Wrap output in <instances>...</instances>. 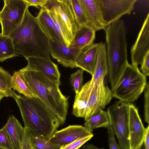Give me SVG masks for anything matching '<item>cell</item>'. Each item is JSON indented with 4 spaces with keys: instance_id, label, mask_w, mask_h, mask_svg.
Here are the masks:
<instances>
[{
    "instance_id": "8",
    "label": "cell",
    "mask_w": 149,
    "mask_h": 149,
    "mask_svg": "<svg viewBox=\"0 0 149 149\" xmlns=\"http://www.w3.org/2000/svg\"><path fill=\"white\" fill-rule=\"evenodd\" d=\"M104 23L106 27L119 20L123 16L130 15L137 0H98Z\"/></svg>"
},
{
    "instance_id": "19",
    "label": "cell",
    "mask_w": 149,
    "mask_h": 149,
    "mask_svg": "<svg viewBox=\"0 0 149 149\" xmlns=\"http://www.w3.org/2000/svg\"><path fill=\"white\" fill-rule=\"evenodd\" d=\"M108 73L106 44L98 43L97 60L94 71L90 80L93 83L104 82V78Z\"/></svg>"
},
{
    "instance_id": "31",
    "label": "cell",
    "mask_w": 149,
    "mask_h": 149,
    "mask_svg": "<svg viewBox=\"0 0 149 149\" xmlns=\"http://www.w3.org/2000/svg\"><path fill=\"white\" fill-rule=\"evenodd\" d=\"M93 134L77 139L66 145L62 146L59 149H78L86 142L90 140Z\"/></svg>"
},
{
    "instance_id": "3",
    "label": "cell",
    "mask_w": 149,
    "mask_h": 149,
    "mask_svg": "<svg viewBox=\"0 0 149 149\" xmlns=\"http://www.w3.org/2000/svg\"><path fill=\"white\" fill-rule=\"evenodd\" d=\"M18 71L33 92L63 124L68 113L69 97L61 92L60 81H55L40 72L25 68Z\"/></svg>"
},
{
    "instance_id": "25",
    "label": "cell",
    "mask_w": 149,
    "mask_h": 149,
    "mask_svg": "<svg viewBox=\"0 0 149 149\" xmlns=\"http://www.w3.org/2000/svg\"><path fill=\"white\" fill-rule=\"evenodd\" d=\"M17 56L12 38L0 33V61Z\"/></svg>"
},
{
    "instance_id": "39",
    "label": "cell",
    "mask_w": 149,
    "mask_h": 149,
    "mask_svg": "<svg viewBox=\"0 0 149 149\" xmlns=\"http://www.w3.org/2000/svg\"><path fill=\"white\" fill-rule=\"evenodd\" d=\"M83 149H104V148H98L91 144L88 143L84 145Z\"/></svg>"
},
{
    "instance_id": "6",
    "label": "cell",
    "mask_w": 149,
    "mask_h": 149,
    "mask_svg": "<svg viewBox=\"0 0 149 149\" xmlns=\"http://www.w3.org/2000/svg\"><path fill=\"white\" fill-rule=\"evenodd\" d=\"M130 104L120 101L116 102L108 107L107 111L121 149H129L128 137Z\"/></svg>"
},
{
    "instance_id": "22",
    "label": "cell",
    "mask_w": 149,
    "mask_h": 149,
    "mask_svg": "<svg viewBox=\"0 0 149 149\" xmlns=\"http://www.w3.org/2000/svg\"><path fill=\"white\" fill-rule=\"evenodd\" d=\"M40 26L50 39L63 42L48 11L42 8L36 17Z\"/></svg>"
},
{
    "instance_id": "35",
    "label": "cell",
    "mask_w": 149,
    "mask_h": 149,
    "mask_svg": "<svg viewBox=\"0 0 149 149\" xmlns=\"http://www.w3.org/2000/svg\"><path fill=\"white\" fill-rule=\"evenodd\" d=\"M24 127V132L21 149H34L30 139L28 129Z\"/></svg>"
},
{
    "instance_id": "17",
    "label": "cell",
    "mask_w": 149,
    "mask_h": 149,
    "mask_svg": "<svg viewBox=\"0 0 149 149\" xmlns=\"http://www.w3.org/2000/svg\"><path fill=\"white\" fill-rule=\"evenodd\" d=\"M98 43H93L82 50L75 63L76 68H79L93 75L97 56Z\"/></svg>"
},
{
    "instance_id": "18",
    "label": "cell",
    "mask_w": 149,
    "mask_h": 149,
    "mask_svg": "<svg viewBox=\"0 0 149 149\" xmlns=\"http://www.w3.org/2000/svg\"><path fill=\"white\" fill-rule=\"evenodd\" d=\"M96 31L87 24L79 26L70 47L83 50L93 43L95 38Z\"/></svg>"
},
{
    "instance_id": "42",
    "label": "cell",
    "mask_w": 149,
    "mask_h": 149,
    "mask_svg": "<svg viewBox=\"0 0 149 149\" xmlns=\"http://www.w3.org/2000/svg\"><path fill=\"white\" fill-rule=\"evenodd\" d=\"M0 149H1V148H0Z\"/></svg>"
},
{
    "instance_id": "12",
    "label": "cell",
    "mask_w": 149,
    "mask_h": 149,
    "mask_svg": "<svg viewBox=\"0 0 149 149\" xmlns=\"http://www.w3.org/2000/svg\"><path fill=\"white\" fill-rule=\"evenodd\" d=\"M50 55L62 66L66 68H76L75 61L82 50L68 47L62 42L50 39Z\"/></svg>"
},
{
    "instance_id": "40",
    "label": "cell",
    "mask_w": 149,
    "mask_h": 149,
    "mask_svg": "<svg viewBox=\"0 0 149 149\" xmlns=\"http://www.w3.org/2000/svg\"><path fill=\"white\" fill-rule=\"evenodd\" d=\"M7 97V95L0 90V101L4 97Z\"/></svg>"
},
{
    "instance_id": "34",
    "label": "cell",
    "mask_w": 149,
    "mask_h": 149,
    "mask_svg": "<svg viewBox=\"0 0 149 149\" xmlns=\"http://www.w3.org/2000/svg\"><path fill=\"white\" fill-rule=\"evenodd\" d=\"M107 130L108 141L109 149H121L120 146L117 143L111 125L107 128Z\"/></svg>"
},
{
    "instance_id": "38",
    "label": "cell",
    "mask_w": 149,
    "mask_h": 149,
    "mask_svg": "<svg viewBox=\"0 0 149 149\" xmlns=\"http://www.w3.org/2000/svg\"><path fill=\"white\" fill-rule=\"evenodd\" d=\"M144 149H149V125L146 128V132L144 139Z\"/></svg>"
},
{
    "instance_id": "1",
    "label": "cell",
    "mask_w": 149,
    "mask_h": 149,
    "mask_svg": "<svg viewBox=\"0 0 149 149\" xmlns=\"http://www.w3.org/2000/svg\"><path fill=\"white\" fill-rule=\"evenodd\" d=\"M9 36L13 40L17 54L26 59L39 57L52 61L50 56V39L28 8L21 22Z\"/></svg>"
},
{
    "instance_id": "37",
    "label": "cell",
    "mask_w": 149,
    "mask_h": 149,
    "mask_svg": "<svg viewBox=\"0 0 149 149\" xmlns=\"http://www.w3.org/2000/svg\"><path fill=\"white\" fill-rule=\"evenodd\" d=\"M27 4L28 7L32 6L36 7L39 6L42 8L48 0H24Z\"/></svg>"
},
{
    "instance_id": "2",
    "label": "cell",
    "mask_w": 149,
    "mask_h": 149,
    "mask_svg": "<svg viewBox=\"0 0 149 149\" xmlns=\"http://www.w3.org/2000/svg\"><path fill=\"white\" fill-rule=\"evenodd\" d=\"M14 99L20 110L24 127L33 134L47 140L63 124L38 97L17 95Z\"/></svg>"
},
{
    "instance_id": "32",
    "label": "cell",
    "mask_w": 149,
    "mask_h": 149,
    "mask_svg": "<svg viewBox=\"0 0 149 149\" xmlns=\"http://www.w3.org/2000/svg\"><path fill=\"white\" fill-rule=\"evenodd\" d=\"M0 148L13 149L9 138L4 127L0 129Z\"/></svg>"
},
{
    "instance_id": "41",
    "label": "cell",
    "mask_w": 149,
    "mask_h": 149,
    "mask_svg": "<svg viewBox=\"0 0 149 149\" xmlns=\"http://www.w3.org/2000/svg\"><path fill=\"white\" fill-rule=\"evenodd\" d=\"M140 149H144V147L142 146V147Z\"/></svg>"
},
{
    "instance_id": "23",
    "label": "cell",
    "mask_w": 149,
    "mask_h": 149,
    "mask_svg": "<svg viewBox=\"0 0 149 149\" xmlns=\"http://www.w3.org/2000/svg\"><path fill=\"white\" fill-rule=\"evenodd\" d=\"M110 124L108 112L103 109H100L86 120L84 126L88 131L92 133L95 129L100 127L107 128Z\"/></svg>"
},
{
    "instance_id": "20",
    "label": "cell",
    "mask_w": 149,
    "mask_h": 149,
    "mask_svg": "<svg viewBox=\"0 0 149 149\" xmlns=\"http://www.w3.org/2000/svg\"><path fill=\"white\" fill-rule=\"evenodd\" d=\"M9 138L13 149H21L24 127L14 116H10L4 126Z\"/></svg>"
},
{
    "instance_id": "36",
    "label": "cell",
    "mask_w": 149,
    "mask_h": 149,
    "mask_svg": "<svg viewBox=\"0 0 149 149\" xmlns=\"http://www.w3.org/2000/svg\"><path fill=\"white\" fill-rule=\"evenodd\" d=\"M149 52L144 56L141 64L140 69L142 73L146 77L149 76Z\"/></svg>"
},
{
    "instance_id": "13",
    "label": "cell",
    "mask_w": 149,
    "mask_h": 149,
    "mask_svg": "<svg viewBox=\"0 0 149 149\" xmlns=\"http://www.w3.org/2000/svg\"><path fill=\"white\" fill-rule=\"evenodd\" d=\"M93 134L84 126L79 125H70L59 130H57L47 141L61 146L77 139Z\"/></svg>"
},
{
    "instance_id": "7",
    "label": "cell",
    "mask_w": 149,
    "mask_h": 149,
    "mask_svg": "<svg viewBox=\"0 0 149 149\" xmlns=\"http://www.w3.org/2000/svg\"><path fill=\"white\" fill-rule=\"evenodd\" d=\"M4 5L0 11L1 33L9 36L21 22L28 8L24 0H4Z\"/></svg>"
},
{
    "instance_id": "28",
    "label": "cell",
    "mask_w": 149,
    "mask_h": 149,
    "mask_svg": "<svg viewBox=\"0 0 149 149\" xmlns=\"http://www.w3.org/2000/svg\"><path fill=\"white\" fill-rule=\"evenodd\" d=\"M69 1L78 27L83 25L87 24L89 25L79 0H69Z\"/></svg>"
},
{
    "instance_id": "21",
    "label": "cell",
    "mask_w": 149,
    "mask_h": 149,
    "mask_svg": "<svg viewBox=\"0 0 149 149\" xmlns=\"http://www.w3.org/2000/svg\"><path fill=\"white\" fill-rule=\"evenodd\" d=\"M90 88L89 80L83 85L79 92L76 94L72 113L76 117L84 118L86 116Z\"/></svg>"
},
{
    "instance_id": "11",
    "label": "cell",
    "mask_w": 149,
    "mask_h": 149,
    "mask_svg": "<svg viewBox=\"0 0 149 149\" xmlns=\"http://www.w3.org/2000/svg\"><path fill=\"white\" fill-rule=\"evenodd\" d=\"M42 8L54 11L58 14L66 26L71 42L78 26L69 0H48Z\"/></svg>"
},
{
    "instance_id": "15",
    "label": "cell",
    "mask_w": 149,
    "mask_h": 149,
    "mask_svg": "<svg viewBox=\"0 0 149 149\" xmlns=\"http://www.w3.org/2000/svg\"><path fill=\"white\" fill-rule=\"evenodd\" d=\"M89 26L95 31L104 30V22L98 0H79Z\"/></svg>"
},
{
    "instance_id": "14",
    "label": "cell",
    "mask_w": 149,
    "mask_h": 149,
    "mask_svg": "<svg viewBox=\"0 0 149 149\" xmlns=\"http://www.w3.org/2000/svg\"><path fill=\"white\" fill-rule=\"evenodd\" d=\"M149 52V13L145 18L137 39L131 48L132 63L138 66Z\"/></svg>"
},
{
    "instance_id": "30",
    "label": "cell",
    "mask_w": 149,
    "mask_h": 149,
    "mask_svg": "<svg viewBox=\"0 0 149 149\" xmlns=\"http://www.w3.org/2000/svg\"><path fill=\"white\" fill-rule=\"evenodd\" d=\"M84 72L82 69H78L71 75L70 83L76 94L79 92L83 86Z\"/></svg>"
},
{
    "instance_id": "26",
    "label": "cell",
    "mask_w": 149,
    "mask_h": 149,
    "mask_svg": "<svg viewBox=\"0 0 149 149\" xmlns=\"http://www.w3.org/2000/svg\"><path fill=\"white\" fill-rule=\"evenodd\" d=\"M53 20L63 43L68 47L71 40L67 28L58 14L54 11L47 10Z\"/></svg>"
},
{
    "instance_id": "29",
    "label": "cell",
    "mask_w": 149,
    "mask_h": 149,
    "mask_svg": "<svg viewBox=\"0 0 149 149\" xmlns=\"http://www.w3.org/2000/svg\"><path fill=\"white\" fill-rule=\"evenodd\" d=\"M28 130L31 142L34 149H59L61 147L60 146L49 142L47 140L33 134Z\"/></svg>"
},
{
    "instance_id": "27",
    "label": "cell",
    "mask_w": 149,
    "mask_h": 149,
    "mask_svg": "<svg viewBox=\"0 0 149 149\" xmlns=\"http://www.w3.org/2000/svg\"><path fill=\"white\" fill-rule=\"evenodd\" d=\"M12 77L8 72L0 67V90L7 97L14 98L17 95L12 90Z\"/></svg>"
},
{
    "instance_id": "16",
    "label": "cell",
    "mask_w": 149,
    "mask_h": 149,
    "mask_svg": "<svg viewBox=\"0 0 149 149\" xmlns=\"http://www.w3.org/2000/svg\"><path fill=\"white\" fill-rule=\"evenodd\" d=\"M28 64L25 68L40 72L55 81H60L61 74L57 65L52 61L39 57H31L26 59Z\"/></svg>"
},
{
    "instance_id": "4",
    "label": "cell",
    "mask_w": 149,
    "mask_h": 149,
    "mask_svg": "<svg viewBox=\"0 0 149 149\" xmlns=\"http://www.w3.org/2000/svg\"><path fill=\"white\" fill-rule=\"evenodd\" d=\"M104 30L108 73L112 89L129 63L127 31L124 21L120 19L109 24Z\"/></svg>"
},
{
    "instance_id": "5",
    "label": "cell",
    "mask_w": 149,
    "mask_h": 149,
    "mask_svg": "<svg viewBox=\"0 0 149 149\" xmlns=\"http://www.w3.org/2000/svg\"><path fill=\"white\" fill-rule=\"evenodd\" d=\"M147 84L146 77L138 66L128 63L116 85L111 89L113 97L131 104L144 91Z\"/></svg>"
},
{
    "instance_id": "43",
    "label": "cell",
    "mask_w": 149,
    "mask_h": 149,
    "mask_svg": "<svg viewBox=\"0 0 149 149\" xmlns=\"http://www.w3.org/2000/svg\"></svg>"
},
{
    "instance_id": "9",
    "label": "cell",
    "mask_w": 149,
    "mask_h": 149,
    "mask_svg": "<svg viewBox=\"0 0 149 149\" xmlns=\"http://www.w3.org/2000/svg\"><path fill=\"white\" fill-rule=\"evenodd\" d=\"M90 81V88L88 107L84 118L85 121L98 110L104 109L113 97L111 90L105 85L104 82L93 83Z\"/></svg>"
},
{
    "instance_id": "33",
    "label": "cell",
    "mask_w": 149,
    "mask_h": 149,
    "mask_svg": "<svg viewBox=\"0 0 149 149\" xmlns=\"http://www.w3.org/2000/svg\"><path fill=\"white\" fill-rule=\"evenodd\" d=\"M144 115L145 121L149 123V84L147 83L144 90Z\"/></svg>"
},
{
    "instance_id": "10",
    "label": "cell",
    "mask_w": 149,
    "mask_h": 149,
    "mask_svg": "<svg viewBox=\"0 0 149 149\" xmlns=\"http://www.w3.org/2000/svg\"><path fill=\"white\" fill-rule=\"evenodd\" d=\"M146 130L137 108L133 104H130L128 137L129 149H140L142 147Z\"/></svg>"
},
{
    "instance_id": "24",
    "label": "cell",
    "mask_w": 149,
    "mask_h": 149,
    "mask_svg": "<svg viewBox=\"0 0 149 149\" xmlns=\"http://www.w3.org/2000/svg\"><path fill=\"white\" fill-rule=\"evenodd\" d=\"M11 87L20 94L27 97H37L22 74L18 71H15L12 76Z\"/></svg>"
}]
</instances>
